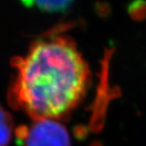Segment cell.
<instances>
[{"label":"cell","instance_id":"6da1fadb","mask_svg":"<svg viewBox=\"0 0 146 146\" xmlns=\"http://www.w3.org/2000/svg\"><path fill=\"white\" fill-rule=\"evenodd\" d=\"M16 74L10 104L33 119H59L81 103L90 83L87 64L68 37L33 43L23 57L11 61Z\"/></svg>","mask_w":146,"mask_h":146},{"label":"cell","instance_id":"7a4b0ae2","mask_svg":"<svg viewBox=\"0 0 146 146\" xmlns=\"http://www.w3.org/2000/svg\"><path fill=\"white\" fill-rule=\"evenodd\" d=\"M22 130L24 146H70L68 130L55 119H33L30 128Z\"/></svg>","mask_w":146,"mask_h":146},{"label":"cell","instance_id":"3957f363","mask_svg":"<svg viewBox=\"0 0 146 146\" xmlns=\"http://www.w3.org/2000/svg\"><path fill=\"white\" fill-rule=\"evenodd\" d=\"M27 6H36L40 10L46 11H62L66 10L72 0H22Z\"/></svg>","mask_w":146,"mask_h":146},{"label":"cell","instance_id":"277c9868","mask_svg":"<svg viewBox=\"0 0 146 146\" xmlns=\"http://www.w3.org/2000/svg\"><path fill=\"white\" fill-rule=\"evenodd\" d=\"M13 119L10 113L0 106V146H8L13 135Z\"/></svg>","mask_w":146,"mask_h":146}]
</instances>
